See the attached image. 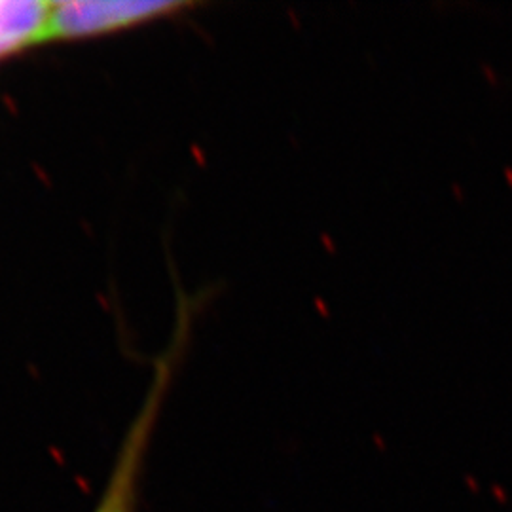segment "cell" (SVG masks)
I'll list each match as a JSON object with an SVG mask.
<instances>
[{"mask_svg":"<svg viewBox=\"0 0 512 512\" xmlns=\"http://www.w3.org/2000/svg\"><path fill=\"white\" fill-rule=\"evenodd\" d=\"M196 304L181 298L177 306V329L173 336V344L167 349V353L158 366L152 391L148 395L147 404L139 416V420L133 423L128 440L124 444V450L118 458L116 469L110 476L109 488L103 495L97 512H133L135 507V494H137V482L141 475V465L147 452L148 440L154 427V421L160 410V403L164 399L165 387L169 382V372L173 365H177V359L184 348V342L188 338V329L192 323Z\"/></svg>","mask_w":512,"mask_h":512,"instance_id":"6da1fadb","label":"cell"},{"mask_svg":"<svg viewBox=\"0 0 512 512\" xmlns=\"http://www.w3.org/2000/svg\"><path fill=\"white\" fill-rule=\"evenodd\" d=\"M52 16V2L0 0V55L50 38Z\"/></svg>","mask_w":512,"mask_h":512,"instance_id":"3957f363","label":"cell"},{"mask_svg":"<svg viewBox=\"0 0 512 512\" xmlns=\"http://www.w3.org/2000/svg\"><path fill=\"white\" fill-rule=\"evenodd\" d=\"M196 2H148V0H71L55 2L50 25V38L88 37L120 31L148 23L154 19L171 18L196 8Z\"/></svg>","mask_w":512,"mask_h":512,"instance_id":"7a4b0ae2","label":"cell"}]
</instances>
